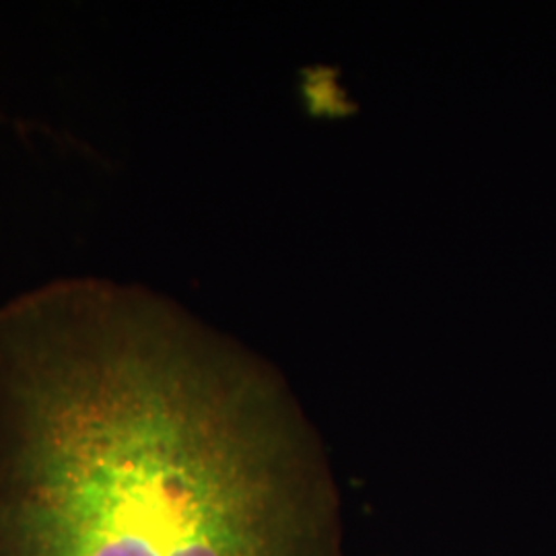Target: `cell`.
<instances>
[{"mask_svg": "<svg viewBox=\"0 0 556 556\" xmlns=\"http://www.w3.org/2000/svg\"><path fill=\"white\" fill-rule=\"evenodd\" d=\"M0 556H344V503L275 365L68 278L0 309Z\"/></svg>", "mask_w": 556, "mask_h": 556, "instance_id": "cell-1", "label": "cell"}]
</instances>
